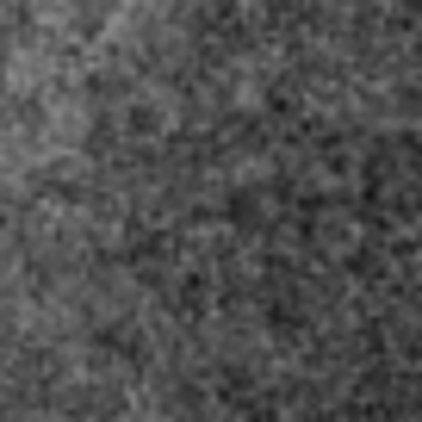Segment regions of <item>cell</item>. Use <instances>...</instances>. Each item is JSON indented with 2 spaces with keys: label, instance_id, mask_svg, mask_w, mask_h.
I'll return each instance as SVG.
<instances>
[]
</instances>
